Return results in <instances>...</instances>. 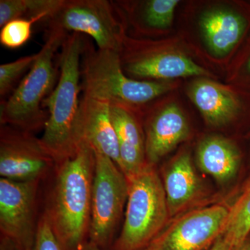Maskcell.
<instances>
[{
    "instance_id": "484cf974",
    "label": "cell",
    "mask_w": 250,
    "mask_h": 250,
    "mask_svg": "<svg viewBox=\"0 0 250 250\" xmlns=\"http://www.w3.org/2000/svg\"><path fill=\"white\" fill-rule=\"evenodd\" d=\"M0 250H20L18 246L6 237L1 236L0 238Z\"/></svg>"
},
{
    "instance_id": "83f0119b",
    "label": "cell",
    "mask_w": 250,
    "mask_h": 250,
    "mask_svg": "<svg viewBox=\"0 0 250 250\" xmlns=\"http://www.w3.org/2000/svg\"><path fill=\"white\" fill-rule=\"evenodd\" d=\"M79 250H104L103 248H100L96 245L93 244V243H90V242L88 241ZM143 250H149L147 248V249Z\"/></svg>"
},
{
    "instance_id": "d4e9b609",
    "label": "cell",
    "mask_w": 250,
    "mask_h": 250,
    "mask_svg": "<svg viewBox=\"0 0 250 250\" xmlns=\"http://www.w3.org/2000/svg\"><path fill=\"white\" fill-rule=\"evenodd\" d=\"M209 250H233V246L228 237L223 233L217 238Z\"/></svg>"
},
{
    "instance_id": "8992f818",
    "label": "cell",
    "mask_w": 250,
    "mask_h": 250,
    "mask_svg": "<svg viewBox=\"0 0 250 250\" xmlns=\"http://www.w3.org/2000/svg\"><path fill=\"white\" fill-rule=\"evenodd\" d=\"M120 10L108 0H62L48 17V29L91 37L98 48L121 52L125 40Z\"/></svg>"
},
{
    "instance_id": "f1b7e54d",
    "label": "cell",
    "mask_w": 250,
    "mask_h": 250,
    "mask_svg": "<svg viewBox=\"0 0 250 250\" xmlns=\"http://www.w3.org/2000/svg\"><path fill=\"white\" fill-rule=\"evenodd\" d=\"M248 69H249V70L250 71V59L249 60V62H248Z\"/></svg>"
},
{
    "instance_id": "ffe728a7",
    "label": "cell",
    "mask_w": 250,
    "mask_h": 250,
    "mask_svg": "<svg viewBox=\"0 0 250 250\" xmlns=\"http://www.w3.org/2000/svg\"><path fill=\"white\" fill-rule=\"evenodd\" d=\"M62 0H1L0 27L14 20L41 14L49 15L57 9Z\"/></svg>"
},
{
    "instance_id": "e0dca14e",
    "label": "cell",
    "mask_w": 250,
    "mask_h": 250,
    "mask_svg": "<svg viewBox=\"0 0 250 250\" xmlns=\"http://www.w3.org/2000/svg\"><path fill=\"white\" fill-rule=\"evenodd\" d=\"M189 93L206 121L213 126L227 124L236 116L240 108L234 94L210 81L195 82Z\"/></svg>"
},
{
    "instance_id": "7a4b0ae2",
    "label": "cell",
    "mask_w": 250,
    "mask_h": 250,
    "mask_svg": "<svg viewBox=\"0 0 250 250\" xmlns=\"http://www.w3.org/2000/svg\"><path fill=\"white\" fill-rule=\"evenodd\" d=\"M85 42L79 33L67 35L59 56L58 83L42 103L48 110V118L41 141L58 164L75 155L80 145L77 122Z\"/></svg>"
},
{
    "instance_id": "52a82bcc",
    "label": "cell",
    "mask_w": 250,
    "mask_h": 250,
    "mask_svg": "<svg viewBox=\"0 0 250 250\" xmlns=\"http://www.w3.org/2000/svg\"><path fill=\"white\" fill-rule=\"evenodd\" d=\"M95 152L88 241L107 250L114 243V234L127 202L129 182L114 161Z\"/></svg>"
},
{
    "instance_id": "8fae6325",
    "label": "cell",
    "mask_w": 250,
    "mask_h": 250,
    "mask_svg": "<svg viewBox=\"0 0 250 250\" xmlns=\"http://www.w3.org/2000/svg\"><path fill=\"white\" fill-rule=\"evenodd\" d=\"M119 54L123 70L129 77L169 80L208 75L205 68L183 54L148 48L133 49L125 44Z\"/></svg>"
},
{
    "instance_id": "ac0fdd59",
    "label": "cell",
    "mask_w": 250,
    "mask_h": 250,
    "mask_svg": "<svg viewBox=\"0 0 250 250\" xmlns=\"http://www.w3.org/2000/svg\"><path fill=\"white\" fill-rule=\"evenodd\" d=\"M200 24L207 45L219 56L228 53L236 45L246 26V21L239 14L223 9L205 13Z\"/></svg>"
},
{
    "instance_id": "9a60e30c",
    "label": "cell",
    "mask_w": 250,
    "mask_h": 250,
    "mask_svg": "<svg viewBox=\"0 0 250 250\" xmlns=\"http://www.w3.org/2000/svg\"><path fill=\"white\" fill-rule=\"evenodd\" d=\"M163 184L171 219L190 210L202 194L201 182L188 152L179 154L167 166Z\"/></svg>"
},
{
    "instance_id": "5b68a950",
    "label": "cell",
    "mask_w": 250,
    "mask_h": 250,
    "mask_svg": "<svg viewBox=\"0 0 250 250\" xmlns=\"http://www.w3.org/2000/svg\"><path fill=\"white\" fill-rule=\"evenodd\" d=\"M127 180L124 224L112 250H146L170 220L164 184L154 166L148 164Z\"/></svg>"
},
{
    "instance_id": "4fadbf2b",
    "label": "cell",
    "mask_w": 250,
    "mask_h": 250,
    "mask_svg": "<svg viewBox=\"0 0 250 250\" xmlns=\"http://www.w3.org/2000/svg\"><path fill=\"white\" fill-rule=\"evenodd\" d=\"M188 124L175 104L167 105L149 118L146 124L147 163L155 166L169 152L188 137Z\"/></svg>"
},
{
    "instance_id": "7402d4cb",
    "label": "cell",
    "mask_w": 250,
    "mask_h": 250,
    "mask_svg": "<svg viewBox=\"0 0 250 250\" xmlns=\"http://www.w3.org/2000/svg\"><path fill=\"white\" fill-rule=\"evenodd\" d=\"M47 17L48 15L41 14L30 18H19L10 21L1 27L0 43L6 48H20L30 39L33 25Z\"/></svg>"
},
{
    "instance_id": "30bf717a",
    "label": "cell",
    "mask_w": 250,
    "mask_h": 250,
    "mask_svg": "<svg viewBox=\"0 0 250 250\" xmlns=\"http://www.w3.org/2000/svg\"><path fill=\"white\" fill-rule=\"evenodd\" d=\"M40 181L16 182L0 179L1 236L20 250H29L37 231V194Z\"/></svg>"
},
{
    "instance_id": "ba28073f",
    "label": "cell",
    "mask_w": 250,
    "mask_h": 250,
    "mask_svg": "<svg viewBox=\"0 0 250 250\" xmlns=\"http://www.w3.org/2000/svg\"><path fill=\"white\" fill-rule=\"evenodd\" d=\"M229 207L215 204L184 212L171 221L148 247L149 250H206L225 231Z\"/></svg>"
},
{
    "instance_id": "d6986e66",
    "label": "cell",
    "mask_w": 250,
    "mask_h": 250,
    "mask_svg": "<svg viewBox=\"0 0 250 250\" xmlns=\"http://www.w3.org/2000/svg\"><path fill=\"white\" fill-rule=\"evenodd\" d=\"M223 233L232 243L233 250L250 234V179L229 207V215Z\"/></svg>"
},
{
    "instance_id": "7c38bea8",
    "label": "cell",
    "mask_w": 250,
    "mask_h": 250,
    "mask_svg": "<svg viewBox=\"0 0 250 250\" xmlns=\"http://www.w3.org/2000/svg\"><path fill=\"white\" fill-rule=\"evenodd\" d=\"M77 134L80 144L88 143L120 167L119 146L109 103L83 95L77 116Z\"/></svg>"
},
{
    "instance_id": "9c48e42d",
    "label": "cell",
    "mask_w": 250,
    "mask_h": 250,
    "mask_svg": "<svg viewBox=\"0 0 250 250\" xmlns=\"http://www.w3.org/2000/svg\"><path fill=\"white\" fill-rule=\"evenodd\" d=\"M57 161L34 134L0 126V175L16 182L41 181L53 174Z\"/></svg>"
},
{
    "instance_id": "5bb4252c",
    "label": "cell",
    "mask_w": 250,
    "mask_h": 250,
    "mask_svg": "<svg viewBox=\"0 0 250 250\" xmlns=\"http://www.w3.org/2000/svg\"><path fill=\"white\" fill-rule=\"evenodd\" d=\"M110 111L119 146V167L126 179H129L139 173L147 164L146 138L134 110L111 104Z\"/></svg>"
},
{
    "instance_id": "603a6c76",
    "label": "cell",
    "mask_w": 250,
    "mask_h": 250,
    "mask_svg": "<svg viewBox=\"0 0 250 250\" xmlns=\"http://www.w3.org/2000/svg\"><path fill=\"white\" fill-rule=\"evenodd\" d=\"M39 54L21 57L14 62L0 65V95L1 98L14 90V85L20 77L30 70Z\"/></svg>"
},
{
    "instance_id": "44dd1931",
    "label": "cell",
    "mask_w": 250,
    "mask_h": 250,
    "mask_svg": "<svg viewBox=\"0 0 250 250\" xmlns=\"http://www.w3.org/2000/svg\"><path fill=\"white\" fill-rule=\"evenodd\" d=\"M177 0H150L141 3L139 21L149 29H163L170 27L173 21Z\"/></svg>"
},
{
    "instance_id": "4316f807",
    "label": "cell",
    "mask_w": 250,
    "mask_h": 250,
    "mask_svg": "<svg viewBox=\"0 0 250 250\" xmlns=\"http://www.w3.org/2000/svg\"><path fill=\"white\" fill-rule=\"evenodd\" d=\"M233 250H250V234Z\"/></svg>"
},
{
    "instance_id": "3957f363",
    "label": "cell",
    "mask_w": 250,
    "mask_h": 250,
    "mask_svg": "<svg viewBox=\"0 0 250 250\" xmlns=\"http://www.w3.org/2000/svg\"><path fill=\"white\" fill-rule=\"evenodd\" d=\"M59 29H47L37 59L7 100L0 104V125L34 133L45 127L48 113L44 100L56 86L57 69L54 59L67 35Z\"/></svg>"
},
{
    "instance_id": "277c9868",
    "label": "cell",
    "mask_w": 250,
    "mask_h": 250,
    "mask_svg": "<svg viewBox=\"0 0 250 250\" xmlns=\"http://www.w3.org/2000/svg\"><path fill=\"white\" fill-rule=\"evenodd\" d=\"M83 95L132 109L143 106L170 90V85L128 77L119 52L95 49L85 41L81 63Z\"/></svg>"
},
{
    "instance_id": "6da1fadb",
    "label": "cell",
    "mask_w": 250,
    "mask_h": 250,
    "mask_svg": "<svg viewBox=\"0 0 250 250\" xmlns=\"http://www.w3.org/2000/svg\"><path fill=\"white\" fill-rule=\"evenodd\" d=\"M95 166V150L83 142L53 172L44 212L65 250H79L88 241Z\"/></svg>"
},
{
    "instance_id": "cb8c5ba5",
    "label": "cell",
    "mask_w": 250,
    "mask_h": 250,
    "mask_svg": "<svg viewBox=\"0 0 250 250\" xmlns=\"http://www.w3.org/2000/svg\"><path fill=\"white\" fill-rule=\"evenodd\" d=\"M29 250H65L45 212L39 217L35 240Z\"/></svg>"
},
{
    "instance_id": "2e32d148",
    "label": "cell",
    "mask_w": 250,
    "mask_h": 250,
    "mask_svg": "<svg viewBox=\"0 0 250 250\" xmlns=\"http://www.w3.org/2000/svg\"><path fill=\"white\" fill-rule=\"evenodd\" d=\"M197 164L202 172L209 174L218 183L227 184L239 170L241 154L229 140L221 136H209L197 147Z\"/></svg>"
}]
</instances>
